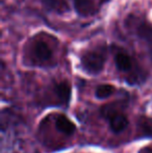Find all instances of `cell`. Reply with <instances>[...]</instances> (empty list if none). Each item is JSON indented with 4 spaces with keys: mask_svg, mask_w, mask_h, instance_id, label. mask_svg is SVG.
<instances>
[{
    "mask_svg": "<svg viewBox=\"0 0 152 153\" xmlns=\"http://www.w3.org/2000/svg\"><path fill=\"white\" fill-rule=\"evenodd\" d=\"M27 59L31 65L39 67H50L55 64L54 49L49 44L45 34H38L27 44Z\"/></svg>",
    "mask_w": 152,
    "mask_h": 153,
    "instance_id": "cell-1",
    "label": "cell"
},
{
    "mask_svg": "<svg viewBox=\"0 0 152 153\" xmlns=\"http://www.w3.org/2000/svg\"><path fill=\"white\" fill-rule=\"evenodd\" d=\"M108 56V48L104 44H98L85 51L80 59L82 69L92 75L99 74L104 68Z\"/></svg>",
    "mask_w": 152,
    "mask_h": 153,
    "instance_id": "cell-2",
    "label": "cell"
},
{
    "mask_svg": "<svg viewBox=\"0 0 152 153\" xmlns=\"http://www.w3.org/2000/svg\"><path fill=\"white\" fill-rule=\"evenodd\" d=\"M125 26L132 34L139 39L141 43H143L144 47H146L147 52L152 59V24L149 23L145 18L129 15L125 21Z\"/></svg>",
    "mask_w": 152,
    "mask_h": 153,
    "instance_id": "cell-3",
    "label": "cell"
},
{
    "mask_svg": "<svg viewBox=\"0 0 152 153\" xmlns=\"http://www.w3.org/2000/svg\"><path fill=\"white\" fill-rule=\"evenodd\" d=\"M115 64L117 69L122 73L128 74V81L131 83L140 82L144 77L143 71L133 59L122 49L117 48L115 53Z\"/></svg>",
    "mask_w": 152,
    "mask_h": 153,
    "instance_id": "cell-4",
    "label": "cell"
},
{
    "mask_svg": "<svg viewBox=\"0 0 152 153\" xmlns=\"http://www.w3.org/2000/svg\"><path fill=\"white\" fill-rule=\"evenodd\" d=\"M120 104V102H113L105 104L100 109L102 117L110 121V128L115 133H120L125 130L129 123L125 114L120 111L122 108V105Z\"/></svg>",
    "mask_w": 152,
    "mask_h": 153,
    "instance_id": "cell-5",
    "label": "cell"
},
{
    "mask_svg": "<svg viewBox=\"0 0 152 153\" xmlns=\"http://www.w3.org/2000/svg\"><path fill=\"white\" fill-rule=\"evenodd\" d=\"M53 91L55 93V96L59 99V103L64 105H68L71 98V85L69 81L64 80L56 83L53 88Z\"/></svg>",
    "mask_w": 152,
    "mask_h": 153,
    "instance_id": "cell-6",
    "label": "cell"
},
{
    "mask_svg": "<svg viewBox=\"0 0 152 153\" xmlns=\"http://www.w3.org/2000/svg\"><path fill=\"white\" fill-rule=\"evenodd\" d=\"M74 7L77 14L81 17L93 16L97 12L93 0H74Z\"/></svg>",
    "mask_w": 152,
    "mask_h": 153,
    "instance_id": "cell-7",
    "label": "cell"
},
{
    "mask_svg": "<svg viewBox=\"0 0 152 153\" xmlns=\"http://www.w3.org/2000/svg\"><path fill=\"white\" fill-rule=\"evenodd\" d=\"M55 127L59 132H62L65 135L74 134L76 130V126L73 124V122L64 115H59L57 117L56 122H55Z\"/></svg>",
    "mask_w": 152,
    "mask_h": 153,
    "instance_id": "cell-8",
    "label": "cell"
},
{
    "mask_svg": "<svg viewBox=\"0 0 152 153\" xmlns=\"http://www.w3.org/2000/svg\"><path fill=\"white\" fill-rule=\"evenodd\" d=\"M44 6L48 10L62 14L68 10V4L65 0H42Z\"/></svg>",
    "mask_w": 152,
    "mask_h": 153,
    "instance_id": "cell-9",
    "label": "cell"
},
{
    "mask_svg": "<svg viewBox=\"0 0 152 153\" xmlns=\"http://www.w3.org/2000/svg\"><path fill=\"white\" fill-rule=\"evenodd\" d=\"M115 87L112 85H101L96 89L95 95L99 99H105L115 93Z\"/></svg>",
    "mask_w": 152,
    "mask_h": 153,
    "instance_id": "cell-10",
    "label": "cell"
}]
</instances>
